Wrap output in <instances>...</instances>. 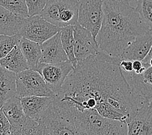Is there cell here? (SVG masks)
Wrapping results in <instances>:
<instances>
[{
    "instance_id": "6da1fadb",
    "label": "cell",
    "mask_w": 152,
    "mask_h": 135,
    "mask_svg": "<svg viewBox=\"0 0 152 135\" xmlns=\"http://www.w3.org/2000/svg\"><path fill=\"white\" fill-rule=\"evenodd\" d=\"M56 97L75 107L86 100L93 99L96 106L107 103L127 116V120L142 105L132 92L122 68L96 56L78 63Z\"/></svg>"
},
{
    "instance_id": "7a4b0ae2",
    "label": "cell",
    "mask_w": 152,
    "mask_h": 135,
    "mask_svg": "<svg viewBox=\"0 0 152 135\" xmlns=\"http://www.w3.org/2000/svg\"><path fill=\"white\" fill-rule=\"evenodd\" d=\"M103 20L96 41L100 51L120 57L137 37L149 31L135 7L114 0H104Z\"/></svg>"
},
{
    "instance_id": "3957f363",
    "label": "cell",
    "mask_w": 152,
    "mask_h": 135,
    "mask_svg": "<svg viewBox=\"0 0 152 135\" xmlns=\"http://www.w3.org/2000/svg\"><path fill=\"white\" fill-rule=\"evenodd\" d=\"M43 135H88L77 109L66 100L54 97L38 122Z\"/></svg>"
},
{
    "instance_id": "277c9868",
    "label": "cell",
    "mask_w": 152,
    "mask_h": 135,
    "mask_svg": "<svg viewBox=\"0 0 152 135\" xmlns=\"http://www.w3.org/2000/svg\"><path fill=\"white\" fill-rule=\"evenodd\" d=\"M77 114L88 135H128L125 122L102 117L96 110H77Z\"/></svg>"
},
{
    "instance_id": "5b68a950",
    "label": "cell",
    "mask_w": 152,
    "mask_h": 135,
    "mask_svg": "<svg viewBox=\"0 0 152 135\" xmlns=\"http://www.w3.org/2000/svg\"><path fill=\"white\" fill-rule=\"evenodd\" d=\"M78 0H48L41 16L61 28L78 23Z\"/></svg>"
},
{
    "instance_id": "8992f818",
    "label": "cell",
    "mask_w": 152,
    "mask_h": 135,
    "mask_svg": "<svg viewBox=\"0 0 152 135\" xmlns=\"http://www.w3.org/2000/svg\"><path fill=\"white\" fill-rule=\"evenodd\" d=\"M17 96L55 97L56 95L49 89L42 75L37 71L28 69L16 74Z\"/></svg>"
},
{
    "instance_id": "52a82bcc",
    "label": "cell",
    "mask_w": 152,
    "mask_h": 135,
    "mask_svg": "<svg viewBox=\"0 0 152 135\" xmlns=\"http://www.w3.org/2000/svg\"><path fill=\"white\" fill-rule=\"evenodd\" d=\"M61 30V28L36 15L23 19L19 35L31 41L42 44Z\"/></svg>"
},
{
    "instance_id": "ba28073f",
    "label": "cell",
    "mask_w": 152,
    "mask_h": 135,
    "mask_svg": "<svg viewBox=\"0 0 152 135\" xmlns=\"http://www.w3.org/2000/svg\"><path fill=\"white\" fill-rule=\"evenodd\" d=\"M78 23L91 32L96 40L103 20L104 0H78Z\"/></svg>"
},
{
    "instance_id": "9c48e42d",
    "label": "cell",
    "mask_w": 152,
    "mask_h": 135,
    "mask_svg": "<svg viewBox=\"0 0 152 135\" xmlns=\"http://www.w3.org/2000/svg\"><path fill=\"white\" fill-rule=\"evenodd\" d=\"M73 69L74 67L71 62L67 60L58 64L39 63L34 70L42 75L49 89L56 96L67 76Z\"/></svg>"
},
{
    "instance_id": "30bf717a",
    "label": "cell",
    "mask_w": 152,
    "mask_h": 135,
    "mask_svg": "<svg viewBox=\"0 0 152 135\" xmlns=\"http://www.w3.org/2000/svg\"><path fill=\"white\" fill-rule=\"evenodd\" d=\"M74 53L77 63L96 56L100 52L96 40L91 32L78 23L73 25Z\"/></svg>"
},
{
    "instance_id": "8fae6325",
    "label": "cell",
    "mask_w": 152,
    "mask_h": 135,
    "mask_svg": "<svg viewBox=\"0 0 152 135\" xmlns=\"http://www.w3.org/2000/svg\"><path fill=\"white\" fill-rule=\"evenodd\" d=\"M126 123L128 135H152V99L144 101Z\"/></svg>"
},
{
    "instance_id": "7c38bea8",
    "label": "cell",
    "mask_w": 152,
    "mask_h": 135,
    "mask_svg": "<svg viewBox=\"0 0 152 135\" xmlns=\"http://www.w3.org/2000/svg\"><path fill=\"white\" fill-rule=\"evenodd\" d=\"M123 72L132 92L142 103L152 99V67H148L140 74H136L133 71Z\"/></svg>"
},
{
    "instance_id": "4fadbf2b",
    "label": "cell",
    "mask_w": 152,
    "mask_h": 135,
    "mask_svg": "<svg viewBox=\"0 0 152 135\" xmlns=\"http://www.w3.org/2000/svg\"><path fill=\"white\" fill-rule=\"evenodd\" d=\"M60 31L41 44V58L39 63L58 64L69 60L61 44Z\"/></svg>"
},
{
    "instance_id": "5bb4252c",
    "label": "cell",
    "mask_w": 152,
    "mask_h": 135,
    "mask_svg": "<svg viewBox=\"0 0 152 135\" xmlns=\"http://www.w3.org/2000/svg\"><path fill=\"white\" fill-rule=\"evenodd\" d=\"M152 46V32L148 31L146 33L139 36L122 52L120 57L129 60H140L144 59L150 52Z\"/></svg>"
},
{
    "instance_id": "9a60e30c",
    "label": "cell",
    "mask_w": 152,
    "mask_h": 135,
    "mask_svg": "<svg viewBox=\"0 0 152 135\" xmlns=\"http://www.w3.org/2000/svg\"><path fill=\"white\" fill-rule=\"evenodd\" d=\"M1 109L10 124V131L20 128L26 123L28 117L23 112L19 97L15 96L7 101Z\"/></svg>"
},
{
    "instance_id": "2e32d148",
    "label": "cell",
    "mask_w": 152,
    "mask_h": 135,
    "mask_svg": "<svg viewBox=\"0 0 152 135\" xmlns=\"http://www.w3.org/2000/svg\"><path fill=\"white\" fill-rule=\"evenodd\" d=\"M25 114L37 122L53 102L54 97L28 96L20 98Z\"/></svg>"
},
{
    "instance_id": "e0dca14e",
    "label": "cell",
    "mask_w": 152,
    "mask_h": 135,
    "mask_svg": "<svg viewBox=\"0 0 152 135\" xmlns=\"http://www.w3.org/2000/svg\"><path fill=\"white\" fill-rule=\"evenodd\" d=\"M24 18L0 6V35L18 34Z\"/></svg>"
},
{
    "instance_id": "ac0fdd59",
    "label": "cell",
    "mask_w": 152,
    "mask_h": 135,
    "mask_svg": "<svg viewBox=\"0 0 152 135\" xmlns=\"http://www.w3.org/2000/svg\"><path fill=\"white\" fill-rule=\"evenodd\" d=\"M17 96L16 74L1 66L0 68V107L10 98Z\"/></svg>"
},
{
    "instance_id": "d6986e66",
    "label": "cell",
    "mask_w": 152,
    "mask_h": 135,
    "mask_svg": "<svg viewBox=\"0 0 152 135\" xmlns=\"http://www.w3.org/2000/svg\"><path fill=\"white\" fill-rule=\"evenodd\" d=\"M0 66L15 74L29 69L18 44L14 47L4 58L0 59Z\"/></svg>"
},
{
    "instance_id": "ffe728a7",
    "label": "cell",
    "mask_w": 152,
    "mask_h": 135,
    "mask_svg": "<svg viewBox=\"0 0 152 135\" xmlns=\"http://www.w3.org/2000/svg\"><path fill=\"white\" fill-rule=\"evenodd\" d=\"M18 45L27 60L28 68L34 70L41 58V44L21 37Z\"/></svg>"
},
{
    "instance_id": "44dd1931",
    "label": "cell",
    "mask_w": 152,
    "mask_h": 135,
    "mask_svg": "<svg viewBox=\"0 0 152 135\" xmlns=\"http://www.w3.org/2000/svg\"><path fill=\"white\" fill-rule=\"evenodd\" d=\"M60 38L62 47L66 52L69 60L71 62L74 68L78 64L74 53V35L73 25L61 28L60 31Z\"/></svg>"
},
{
    "instance_id": "7402d4cb",
    "label": "cell",
    "mask_w": 152,
    "mask_h": 135,
    "mask_svg": "<svg viewBox=\"0 0 152 135\" xmlns=\"http://www.w3.org/2000/svg\"><path fill=\"white\" fill-rule=\"evenodd\" d=\"M135 9L141 21L152 32V0H138Z\"/></svg>"
},
{
    "instance_id": "603a6c76",
    "label": "cell",
    "mask_w": 152,
    "mask_h": 135,
    "mask_svg": "<svg viewBox=\"0 0 152 135\" xmlns=\"http://www.w3.org/2000/svg\"><path fill=\"white\" fill-rule=\"evenodd\" d=\"M0 6L23 18L28 17L25 0H0Z\"/></svg>"
},
{
    "instance_id": "cb8c5ba5",
    "label": "cell",
    "mask_w": 152,
    "mask_h": 135,
    "mask_svg": "<svg viewBox=\"0 0 152 135\" xmlns=\"http://www.w3.org/2000/svg\"><path fill=\"white\" fill-rule=\"evenodd\" d=\"M9 135H43V134L38 122L28 117L26 123L22 127L11 131Z\"/></svg>"
},
{
    "instance_id": "d4e9b609",
    "label": "cell",
    "mask_w": 152,
    "mask_h": 135,
    "mask_svg": "<svg viewBox=\"0 0 152 135\" xmlns=\"http://www.w3.org/2000/svg\"><path fill=\"white\" fill-rule=\"evenodd\" d=\"M21 36L19 34L13 36L0 35V59L4 58L20 42Z\"/></svg>"
},
{
    "instance_id": "484cf974",
    "label": "cell",
    "mask_w": 152,
    "mask_h": 135,
    "mask_svg": "<svg viewBox=\"0 0 152 135\" xmlns=\"http://www.w3.org/2000/svg\"><path fill=\"white\" fill-rule=\"evenodd\" d=\"M28 16L41 15L48 0H25Z\"/></svg>"
},
{
    "instance_id": "4316f807",
    "label": "cell",
    "mask_w": 152,
    "mask_h": 135,
    "mask_svg": "<svg viewBox=\"0 0 152 135\" xmlns=\"http://www.w3.org/2000/svg\"><path fill=\"white\" fill-rule=\"evenodd\" d=\"M10 133V124L0 107V135H9Z\"/></svg>"
},
{
    "instance_id": "83f0119b",
    "label": "cell",
    "mask_w": 152,
    "mask_h": 135,
    "mask_svg": "<svg viewBox=\"0 0 152 135\" xmlns=\"http://www.w3.org/2000/svg\"><path fill=\"white\" fill-rule=\"evenodd\" d=\"M119 66H120L123 72H132L133 71V61L129 60H124L122 59L119 63Z\"/></svg>"
},
{
    "instance_id": "f1b7e54d",
    "label": "cell",
    "mask_w": 152,
    "mask_h": 135,
    "mask_svg": "<svg viewBox=\"0 0 152 135\" xmlns=\"http://www.w3.org/2000/svg\"><path fill=\"white\" fill-rule=\"evenodd\" d=\"M147 68L144 66L142 61L140 60H133V72L136 74H140L146 70Z\"/></svg>"
},
{
    "instance_id": "f546056e",
    "label": "cell",
    "mask_w": 152,
    "mask_h": 135,
    "mask_svg": "<svg viewBox=\"0 0 152 135\" xmlns=\"http://www.w3.org/2000/svg\"><path fill=\"white\" fill-rule=\"evenodd\" d=\"M114 1H117L120 2H123L125 3H128V4L131 5L132 3H135L138 1V0H114Z\"/></svg>"
},
{
    "instance_id": "4dcf8cb0",
    "label": "cell",
    "mask_w": 152,
    "mask_h": 135,
    "mask_svg": "<svg viewBox=\"0 0 152 135\" xmlns=\"http://www.w3.org/2000/svg\"><path fill=\"white\" fill-rule=\"evenodd\" d=\"M148 66H149L152 67V57L150 59L149 62H148Z\"/></svg>"
},
{
    "instance_id": "1f68e13d",
    "label": "cell",
    "mask_w": 152,
    "mask_h": 135,
    "mask_svg": "<svg viewBox=\"0 0 152 135\" xmlns=\"http://www.w3.org/2000/svg\"><path fill=\"white\" fill-rule=\"evenodd\" d=\"M0 68H1V66H0Z\"/></svg>"
}]
</instances>
